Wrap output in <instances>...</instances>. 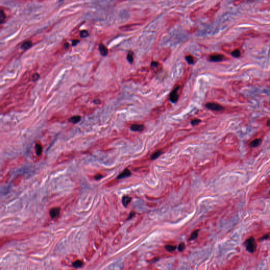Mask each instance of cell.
Listing matches in <instances>:
<instances>
[{
	"mask_svg": "<svg viewBox=\"0 0 270 270\" xmlns=\"http://www.w3.org/2000/svg\"><path fill=\"white\" fill-rule=\"evenodd\" d=\"M239 140L235 134L230 133L225 137L223 142V148L228 152H236L239 151Z\"/></svg>",
	"mask_w": 270,
	"mask_h": 270,
	"instance_id": "obj_1",
	"label": "cell"
},
{
	"mask_svg": "<svg viewBox=\"0 0 270 270\" xmlns=\"http://www.w3.org/2000/svg\"><path fill=\"white\" fill-rule=\"evenodd\" d=\"M269 187H270V175L268 176L265 180L257 185L255 191L251 195L250 199H253L255 197L259 196V195L265 192L266 189H268Z\"/></svg>",
	"mask_w": 270,
	"mask_h": 270,
	"instance_id": "obj_2",
	"label": "cell"
},
{
	"mask_svg": "<svg viewBox=\"0 0 270 270\" xmlns=\"http://www.w3.org/2000/svg\"><path fill=\"white\" fill-rule=\"evenodd\" d=\"M246 249L249 252L253 253L256 251L257 248V243L256 240L253 237H249L245 242Z\"/></svg>",
	"mask_w": 270,
	"mask_h": 270,
	"instance_id": "obj_3",
	"label": "cell"
},
{
	"mask_svg": "<svg viewBox=\"0 0 270 270\" xmlns=\"http://www.w3.org/2000/svg\"><path fill=\"white\" fill-rule=\"evenodd\" d=\"M260 35V33H259V32L255 31V30H249V31L244 32V33L239 35L238 39L244 41L246 40L249 39V38H257V37H259Z\"/></svg>",
	"mask_w": 270,
	"mask_h": 270,
	"instance_id": "obj_4",
	"label": "cell"
},
{
	"mask_svg": "<svg viewBox=\"0 0 270 270\" xmlns=\"http://www.w3.org/2000/svg\"><path fill=\"white\" fill-rule=\"evenodd\" d=\"M77 202V197L75 195H71L63 203L64 210H69L75 206Z\"/></svg>",
	"mask_w": 270,
	"mask_h": 270,
	"instance_id": "obj_5",
	"label": "cell"
},
{
	"mask_svg": "<svg viewBox=\"0 0 270 270\" xmlns=\"http://www.w3.org/2000/svg\"><path fill=\"white\" fill-rule=\"evenodd\" d=\"M206 107L210 110L216 112H223L225 110L224 107L216 102H208L206 104Z\"/></svg>",
	"mask_w": 270,
	"mask_h": 270,
	"instance_id": "obj_6",
	"label": "cell"
},
{
	"mask_svg": "<svg viewBox=\"0 0 270 270\" xmlns=\"http://www.w3.org/2000/svg\"><path fill=\"white\" fill-rule=\"evenodd\" d=\"M143 23H129L126 25H122L120 27V29L122 31L127 32V31H131L135 30L136 29H138L140 27Z\"/></svg>",
	"mask_w": 270,
	"mask_h": 270,
	"instance_id": "obj_7",
	"label": "cell"
},
{
	"mask_svg": "<svg viewBox=\"0 0 270 270\" xmlns=\"http://www.w3.org/2000/svg\"><path fill=\"white\" fill-rule=\"evenodd\" d=\"M220 6H221V5L220 3L216 4L215 5H214V6H213L212 8H210V10H208L205 13V16L210 19H212L216 15V14L218 11V10H220Z\"/></svg>",
	"mask_w": 270,
	"mask_h": 270,
	"instance_id": "obj_8",
	"label": "cell"
},
{
	"mask_svg": "<svg viewBox=\"0 0 270 270\" xmlns=\"http://www.w3.org/2000/svg\"><path fill=\"white\" fill-rule=\"evenodd\" d=\"M77 259V256L75 254H70L66 257L62 261V265L66 266H72V263L75 261Z\"/></svg>",
	"mask_w": 270,
	"mask_h": 270,
	"instance_id": "obj_9",
	"label": "cell"
},
{
	"mask_svg": "<svg viewBox=\"0 0 270 270\" xmlns=\"http://www.w3.org/2000/svg\"><path fill=\"white\" fill-rule=\"evenodd\" d=\"M30 237V234L26 233H18L14 234L11 236L12 240H16V241H21V240H24L27 239L29 237Z\"/></svg>",
	"mask_w": 270,
	"mask_h": 270,
	"instance_id": "obj_10",
	"label": "cell"
},
{
	"mask_svg": "<svg viewBox=\"0 0 270 270\" xmlns=\"http://www.w3.org/2000/svg\"><path fill=\"white\" fill-rule=\"evenodd\" d=\"M96 253L95 249H93V245L89 244L88 247L87 248V250L86 251L85 254V258L88 261L92 259L93 256L95 255Z\"/></svg>",
	"mask_w": 270,
	"mask_h": 270,
	"instance_id": "obj_11",
	"label": "cell"
},
{
	"mask_svg": "<svg viewBox=\"0 0 270 270\" xmlns=\"http://www.w3.org/2000/svg\"><path fill=\"white\" fill-rule=\"evenodd\" d=\"M225 58L223 54L220 53H214L209 57V60L212 62H220L224 60Z\"/></svg>",
	"mask_w": 270,
	"mask_h": 270,
	"instance_id": "obj_12",
	"label": "cell"
},
{
	"mask_svg": "<svg viewBox=\"0 0 270 270\" xmlns=\"http://www.w3.org/2000/svg\"><path fill=\"white\" fill-rule=\"evenodd\" d=\"M202 7H199V8L196 9H195V10H194V11L192 12L191 13V14H190V18H191V19L192 21H195L196 20H197L198 19L199 16H200L201 13L202 12Z\"/></svg>",
	"mask_w": 270,
	"mask_h": 270,
	"instance_id": "obj_13",
	"label": "cell"
},
{
	"mask_svg": "<svg viewBox=\"0 0 270 270\" xmlns=\"http://www.w3.org/2000/svg\"><path fill=\"white\" fill-rule=\"evenodd\" d=\"M61 212V208L59 207H53L50 210L49 215L52 219H56L59 216Z\"/></svg>",
	"mask_w": 270,
	"mask_h": 270,
	"instance_id": "obj_14",
	"label": "cell"
},
{
	"mask_svg": "<svg viewBox=\"0 0 270 270\" xmlns=\"http://www.w3.org/2000/svg\"><path fill=\"white\" fill-rule=\"evenodd\" d=\"M179 88H180V87H177L170 93V100L173 103H176L177 101L178 98H179V95L178 93V91Z\"/></svg>",
	"mask_w": 270,
	"mask_h": 270,
	"instance_id": "obj_15",
	"label": "cell"
},
{
	"mask_svg": "<svg viewBox=\"0 0 270 270\" xmlns=\"http://www.w3.org/2000/svg\"><path fill=\"white\" fill-rule=\"evenodd\" d=\"M131 173L130 170L126 169V170H124V172H122L121 174H120L118 176L117 179L120 180V179H122V178L128 177H130V176H131Z\"/></svg>",
	"mask_w": 270,
	"mask_h": 270,
	"instance_id": "obj_16",
	"label": "cell"
},
{
	"mask_svg": "<svg viewBox=\"0 0 270 270\" xmlns=\"http://www.w3.org/2000/svg\"><path fill=\"white\" fill-rule=\"evenodd\" d=\"M23 177H24L22 175H19L17 176H16V177L14 178L13 181H12V183L13 184V185L15 186L19 185L21 183V181H22Z\"/></svg>",
	"mask_w": 270,
	"mask_h": 270,
	"instance_id": "obj_17",
	"label": "cell"
},
{
	"mask_svg": "<svg viewBox=\"0 0 270 270\" xmlns=\"http://www.w3.org/2000/svg\"><path fill=\"white\" fill-rule=\"evenodd\" d=\"M99 50L102 56H106L108 53V49L103 44H100L99 46Z\"/></svg>",
	"mask_w": 270,
	"mask_h": 270,
	"instance_id": "obj_18",
	"label": "cell"
},
{
	"mask_svg": "<svg viewBox=\"0 0 270 270\" xmlns=\"http://www.w3.org/2000/svg\"><path fill=\"white\" fill-rule=\"evenodd\" d=\"M84 265L83 261L81 260H79V259H76L72 265V266L75 268H80L83 266Z\"/></svg>",
	"mask_w": 270,
	"mask_h": 270,
	"instance_id": "obj_19",
	"label": "cell"
},
{
	"mask_svg": "<svg viewBox=\"0 0 270 270\" xmlns=\"http://www.w3.org/2000/svg\"><path fill=\"white\" fill-rule=\"evenodd\" d=\"M131 130L133 131H141L144 129V126L143 125H133L130 127Z\"/></svg>",
	"mask_w": 270,
	"mask_h": 270,
	"instance_id": "obj_20",
	"label": "cell"
},
{
	"mask_svg": "<svg viewBox=\"0 0 270 270\" xmlns=\"http://www.w3.org/2000/svg\"><path fill=\"white\" fill-rule=\"evenodd\" d=\"M131 201V197H129L128 196H125L122 197V204L124 205V206L126 207H127L128 205H129Z\"/></svg>",
	"mask_w": 270,
	"mask_h": 270,
	"instance_id": "obj_21",
	"label": "cell"
},
{
	"mask_svg": "<svg viewBox=\"0 0 270 270\" xmlns=\"http://www.w3.org/2000/svg\"><path fill=\"white\" fill-rule=\"evenodd\" d=\"M11 237H8V236H3L0 239V247H2L3 245H4L5 243H7L8 242L11 241Z\"/></svg>",
	"mask_w": 270,
	"mask_h": 270,
	"instance_id": "obj_22",
	"label": "cell"
},
{
	"mask_svg": "<svg viewBox=\"0 0 270 270\" xmlns=\"http://www.w3.org/2000/svg\"><path fill=\"white\" fill-rule=\"evenodd\" d=\"M35 152H36V154H37V156H40L41 154H42V146L40 144H37L35 145Z\"/></svg>",
	"mask_w": 270,
	"mask_h": 270,
	"instance_id": "obj_23",
	"label": "cell"
},
{
	"mask_svg": "<svg viewBox=\"0 0 270 270\" xmlns=\"http://www.w3.org/2000/svg\"><path fill=\"white\" fill-rule=\"evenodd\" d=\"M232 56L234 58H239L241 56V52L239 48L235 49L231 53Z\"/></svg>",
	"mask_w": 270,
	"mask_h": 270,
	"instance_id": "obj_24",
	"label": "cell"
},
{
	"mask_svg": "<svg viewBox=\"0 0 270 270\" xmlns=\"http://www.w3.org/2000/svg\"><path fill=\"white\" fill-rule=\"evenodd\" d=\"M32 46V43L30 41H27L24 43H23L21 46V48L24 50H27L28 49L30 48Z\"/></svg>",
	"mask_w": 270,
	"mask_h": 270,
	"instance_id": "obj_25",
	"label": "cell"
},
{
	"mask_svg": "<svg viewBox=\"0 0 270 270\" xmlns=\"http://www.w3.org/2000/svg\"><path fill=\"white\" fill-rule=\"evenodd\" d=\"M71 158V155H68V156H64L61 157L59 159H58L57 163L58 164H61L63 162H66L67 160L70 159V158Z\"/></svg>",
	"mask_w": 270,
	"mask_h": 270,
	"instance_id": "obj_26",
	"label": "cell"
},
{
	"mask_svg": "<svg viewBox=\"0 0 270 270\" xmlns=\"http://www.w3.org/2000/svg\"><path fill=\"white\" fill-rule=\"evenodd\" d=\"M6 19V15L5 12H4V10L1 9V13H0V23L1 24L4 23Z\"/></svg>",
	"mask_w": 270,
	"mask_h": 270,
	"instance_id": "obj_27",
	"label": "cell"
},
{
	"mask_svg": "<svg viewBox=\"0 0 270 270\" xmlns=\"http://www.w3.org/2000/svg\"><path fill=\"white\" fill-rule=\"evenodd\" d=\"M80 120H81V117H80V116H75L72 117H71V118H70L69 121L70 122L73 123V124H77V123L79 122L80 121Z\"/></svg>",
	"mask_w": 270,
	"mask_h": 270,
	"instance_id": "obj_28",
	"label": "cell"
},
{
	"mask_svg": "<svg viewBox=\"0 0 270 270\" xmlns=\"http://www.w3.org/2000/svg\"><path fill=\"white\" fill-rule=\"evenodd\" d=\"M10 177H11V175H10V173H8V174L5 175L4 176V177L2 178L1 180V183H6L9 181V180H10Z\"/></svg>",
	"mask_w": 270,
	"mask_h": 270,
	"instance_id": "obj_29",
	"label": "cell"
},
{
	"mask_svg": "<svg viewBox=\"0 0 270 270\" xmlns=\"http://www.w3.org/2000/svg\"><path fill=\"white\" fill-rule=\"evenodd\" d=\"M121 239H122V235H118L114 239V242H113L114 245H118V244L120 243V242L121 241Z\"/></svg>",
	"mask_w": 270,
	"mask_h": 270,
	"instance_id": "obj_30",
	"label": "cell"
},
{
	"mask_svg": "<svg viewBox=\"0 0 270 270\" xmlns=\"http://www.w3.org/2000/svg\"><path fill=\"white\" fill-rule=\"evenodd\" d=\"M127 59L128 61V62L130 63V64H132V63L133 62V53L131 52H130V53H128Z\"/></svg>",
	"mask_w": 270,
	"mask_h": 270,
	"instance_id": "obj_31",
	"label": "cell"
},
{
	"mask_svg": "<svg viewBox=\"0 0 270 270\" xmlns=\"http://www.w3.org/2000/svg\"><path fill=\"white\" fill-rule=\"evenodd\" d=\"M186 60L189 64H193L194 63V58L190 55L186 57Z\"/></svg>",
	"mask_w": 270,
	"mask_h": 270,
	"instance_id": "obj_32",
	"label": "cell"
},
{
	"mask_svg": "<svg viewBox=\"0 0 270 270\" xmlns=\"http://www.w3.org/2000/svg\"><path fill=\"white\" fill-rule=\"evenodd\" d=\"M165 249L168 252H173L176 250L175 246L171 245H167L165 246Z\"/></svg>",
	"mask_w": 270,
	"mask_h": 270,
	"instance_id": "obj_33",
	"label": "cell"
},
{
	"mask_svg": "<svg viewBox=\"0 0 270 270\" xmlns=\"http://www.w3.org/2000/svg\"><path fill=\"white\" fill-rule=\"evenodd\" d=\"M242 83L240 82V81H235V82H234V83H233V86L234 89V90H237V89H239L241 88V86H242L241 85Z\"/></svg>",
	"mask_w": 270,
	"mask_h": 270,
	"instance_id": "obj_34",
	"label": "cell"
},
{
	"mask_svg": "<svg viewBox=\"0 0 270 270\" xmlns=\"http://www.w3.org/2000/svg\"><path fill=\"white\" fill-rule=\"evenodd\" d=\"M162 154V152H161V151H156V152H155L152 155V156H151V159H156L157 158H158V157L160 156V155Z\"/></svg>",
	"mask_w": 270,
	"mask_h": 270,
	"instance_id": "obj_35",
	"label": "cell"
},
{
	"mask_svg": "<svg viewBox=\"0 0 270 270\" xmlns=\"http://www.w3.org/2000/svg\"><path fill=\"white\" fill-rule=\"evenodd\" d=\"M199 230H196V231H195L192 234L190 239L191 240H194V239H196L197 238V236H198V235H199Z\"/></svg>",
	"mask_w": 270,
	"mask_h": 270,
	"instance_id": "obj_36",
	"label": "cell"
},
{
	"mask_svg": "<svg viewBox=\"0 0 270 270\" xmlns=\"http://www.w3.org/2000/svg\"><path fill=\"white\" fill-rule=\"evenodd\" d=\"M102 239H100V238H98V239H96V241H95V245H96V247L97 249H98L100 246V245L102 244Z\"/></svg>",
	"mask_w": 270,
	"mask_h": 270,
	"instance_id": "obj_37",
	"label": "cell"
},
{
	"mask_svg": "<svg viewBox=\"0 0 270 270\" xmlns=\"http://www.w3.org/2000/svg\"><path fill=\"white\" fill-rule=\"evenodd\" d=\"M80 35L81 38H86L89 35V32H88V31L85 30H82L80 32Z\"/></svg>",
	"mask_w": 270,
	"mask_h": 270,
	"instance_id": "obj_38",
	"label": "cell"
},
{
	"mask_svg": "<svg viewBox=\"0 0 270 270\" xmlns=\"http://www.w3.org/2000/svg\"><path fill=\"white\" fill-rule=\"evenodd\" d=\"M103 177H104V176L102 175V174H97L93 177V178L96 181H99L103 178Z\"/></svg>",
	"mask_w": 270,
	"mask_h": 270,
	"instance_id": "obj_39",
	"label": "cell"
},
{
	"mask_svg": "<svg viewBox=\"0 0 270 270\" xmlns=\"http://www.w3.org/2000/svg\"><path fill=\"white\" fill-rule=\"evenodd\" d=\"M201 122L200 119H194L192 120L191 122L192 125L195 126L197 125Z\"/></svg>",
	"mask_w": 270,
	"mask_h": 270,
	"instance_id": "obj_40",
	"label": "cell"
},
{
	"mask_svg": "<svg viewBox=\"0 0 270 270\" xmlns=\"http://www.w3.org/2000/svg\"><path fill=\"white\" fill-rule=\"evenodd\" d=\"M185 244L184 243H181V244H180V245L178 246V251H183L184 249H185Z\"/></svg>",
	"mask_w": 270,
	"mask_h": 270,
	"instance_id": "obj_41",
	"label": "cell"
},
{
	"mask_svg": "<svg viewBox=\"0 0 270 270\" xmlns=\"http://www.w3.org/2000/svg\"><path fill=\"white\" fill-rule=\"evenodd\" d=\"M244 1V0H234V5L235 6L239 5Z\"/></svg>",
	"mask_w": 270,
	"mask_h": 270,
	"instance_id": "obj_42",
	"label": "cell"
},
{
	"mask_svg": "<svg viewBox=\"0 0 270 270\" xmlns=\"http://www.w3.org/2000/svg\"><path fill=\"white\" fill-rule=\"evenodd\" d=\"M39 78H40V75H39V74L38 73H35L33 75V77H32V78H33V81H36L39 79Z\"/></svg>",
	"mask_w": 270,
	"mask_h": 270,
	"instance_id": "obj_43",
	"label": "cell"
},
{
	"mask_svg": "<svg viewBox=\"0 0 270 270\" xmlns=\"http://www.w3.org/2000/svg\"><path fill=\"white\" fill-rule=\"evenodd\" d=\"M265 125L266 127L270 128V118H266V120H265Z\"/></svg>",
	"mask_w": 270,
	"mask_h": 270,
	"instance_id": "obj_44",
	"label": "cell"
},
{
	"mask_svg": "<svg viewBox=\"0 0 270 270\" xmlns=\"http://www.w3.org/2000/svg\"><path fill=\"white\" fill-rule=\"evenodd\" d=\"M118 228H119V226L118 225H115L114 226V227L112 228V231L114 233H115L116 231H117V230H118Z\"/></svg>",
	"mask_w": 270,
	"mask_h": 270,
	"instance_id": "obj_45",
	"label": "cell"
},
{
	"mask_svg": "<svg viewBox=\"0 0 270 270\" xmlns=\"http://www.w3.org/2000/svg\"><path fill=\"white\" fill-rule=\"evenodd\" d=\"M135 213L134 212H131L130 213V215H129V217H128V220H130L131 219V218H133L134 215H135Z\"/></svg>",
	"mask_w": 270,
	"mask_h": 270,
	"instance_id": "obj_46",
	"label": "cell"
},
{
	"mask_svg": "<svg viewBox=\"0 0 270 270\" xmlns=\"http://www.w3.org/2000/svg\"><path fill=\"white\" fill-rule=\"evenodd\" d=\"M159 65V63L157 62H152L151 63V67H157Z\"/></svg>",
	"mask_w": 270,
	"mask_h": 270,
	"instance_id": "obj_47",
	"label": "cell"
},
{
	"mask_svg": "<svg viewBox=\"0 0 270 270\" xmlns=\"http://www.w3.org/2000/svg\"><path fill=\"white\" fill-rule=\"evenodd\" d=\"M79 42V40H74L72 41V46H75V45H77L78 43Z\"/></svg>",
	"mask_w": 270,
	"mask_h": 270,
	"instance_id": "obj_48",
	"label": "cell"
},
{
	"mask_svg": "<svg viewBox=\"0 0 270 270\" xmlns=\"http://www.w3.org/2000/svg\"><path fill=\"white\" fill-rule=\"evenodd\" d=\"M127 1H128V0H117V1L118 2H124Z\"/></svg>",
	"mask_w": 270,
	"mask_h": 270,
	"instance_id": "obj_49",
	"label": "cell"
},
{
	"mask_svg": "<svg viewBox=\"0 0 270 270\" xmlns=\"http://www.w3.org/2000/svg\"><path fill=\"white\" fill-rule=\"evenodd\" d=\"M38 1L39 2H43V1H45V0H38Z\"/></svg>",
	"mask_w": 270,
	"mask_h": 270,
	"instance_id": "obj_50",
	"label": "cell"
},
{
	"mask_svg": "<svg viewBox=\"0 0 270 270\" xmlns=\"http://www.w3.org/2000/svg\"><path fill=\"white\" fill-rule=\"evenodd\" d=\"M269 194H270V192H269Z\"/></svg>",
	"mask_w": 270,
	"mask_h": 270,
	"instance_id": "obj_51",
	"label": "cell"
}]
</instances>
